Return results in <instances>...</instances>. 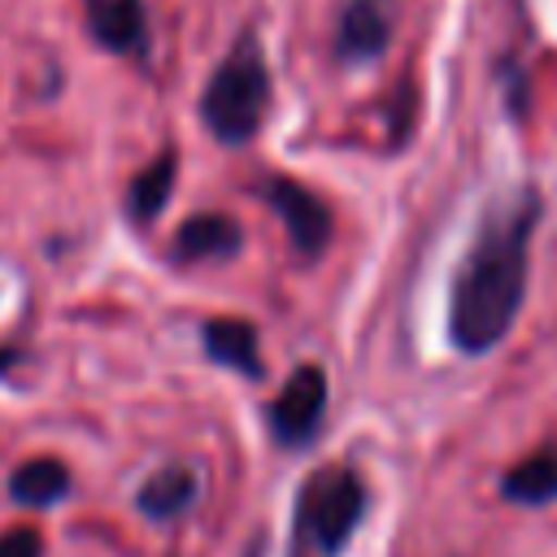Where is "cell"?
<instances>
[{"instance_id": "8992f818", "label": "cell", "mask_w": 557, "mask_h": 557, "mask_svg": "<svg viewBox=\"0 0 557 557\" xmlns=\"http://www.w3.org/2000/svg\"><path fill=\"white\" fill-rule=\"evenodd\" d=\"M87 22L96 44L117 57H148V9L144 0H87Z\"/></svg>"}, {"instance_id": "8fae6325", "label": "cell", "mask_w": 557, "mask_h": 557, "mask_svg": "<svg viewBox=\"0 0 557 557\" xmlns=\"http://www.w3.org/2000/svg\"><path fill=\"white\" fill-rule=\"evenodd\" d=\"M65 492H70V470L57 457H30L9 479V496L26 509H52Z\"/></svg>"}, {"instance_id": "9c48e42d", "label": "cell", "mask_w": 557, "mask_h": 557, "mask_svg": "<svg viewBox=\"0 0 557 557\" xmlns=\"http://www.w3.org/2000/svg\"><path fill=\"white\" fill-rule=\"evenodd\" d=\"M196 492H200L196 470H187V466H161V470H152L139 483L135 505H139V513H148L157 522H170V518H178V513H187L196 505Z\"/></svg>"}, {"instance_id": "5bb4252c", "label": "cell", "mask_w": 557, "mask_h": 557, "mask_svg": "<svg viewBox=\"0 0 557 557\" xmlns=\"http://www.w3.org/2000/svg\"><path fill=\"white\" fill-rule=\"evenodd\" d=\"M0 557H44V535L30 527H17L0 535Z\"/></svg>"}, {"instance_id": "52a82bcc", "label": "cell", "mask_w": 557, "mask_h": 557, "mask_svg": "<svg viewBox=\"0 0 557 557\" xmlns=\"http://www.w3.org/2000/svg\"><path fill=\"white\" fill-rule=\"evenodd\" d=\"M244 248V231L235 226V218L226 213H191L174 244H170V257L174 261H231L235 252Z\"/></svg>"}, {"instance_id": "30bf717a", "label": "cell", "mask_w": 557, "mask_h": 557, "mask_svg": "<svg viewBox=\"0 0 557 557\" xmlns=\"http://www.w3.org/2000/svg\"><path fill=\"white\" fill-rule=\"evenodd\" d=\"M387 13L379 0H348L344 17H339V30H335V52L344 61H370L387 48Z\"/></svg>"}, {"instance_id": "3957f363", "label": "cell", "mask_w": 557, "mask_h": 557, "mask_svg": "<svg viewBox=\"0 0 557 557\" xmlns=\"http://www.w3.org/2000/svg\"><path fill=\"white\" fill-rule=\"evenodd\" d=\"M361 513H366V483L352 470L331 466V470H318L300 487L296 527H300V540H309L318 553L335 557L348 544V535L357 531Z\"/></svg>"}, {"instance_id": "7c38bea8", "label": "cell", "mask_w": 557, "mask_h": 557, "mask_svg": "<svg viewBox=\"0 0 557 557\" xmlns=\"http://www.w3.org/2000/svg\"><path fill=\"white\" fill-rule=\"evenodd\" d=\"M500 492L513 505H548V500H557V448H540V453L522 457L500 479Z\"/></svg>"}, {"instance_id": "6da1fadb", "label": "cell", "mask_w": 557, "mask_h": 557, "mask_svg": "<svg viewBox=\"0 0 557 557\" xmlns=\"http://www.w3.org/2000/svg\"><path fill=\"white\" fill-rule=\"evenodd\" d=\"M535 218H540V200L531 191L496 205L483 218L453 278V300H448V335L461 352H487L509 335L527 292V248Z\"/></svg>"}, {"instance_id": "7a4b0ae2", "label": "cell", "mask_w": 557, "mask_h": 557, "mask_svg": "<svg viewBox=\"0 0 557 557\" xmlns=\"http://www.w3.org/2000/svg\"><path fill=\"white\" fill-rule=\"evenodd\" d=\"M270 109V70L252 35L235 39L200 91V122L218 144H248Z\"/></svg>"}, {"instance_id": "5b68a950", "label": "cell", "mask_w": 557, "mask_h": 557, "mask_svg": "<svg viewBox=\"0 0 557 557\" xmlns=\"http://www.w3.org/2000/svg\"><path fill=\"white\" fill-rule=\"evenodd\" d=\"M261 196L270 200V209L283 218L287 235H292V248L305 257V261H318L331 244V209L300 183L292 178H265L261 183Z\"/></svg>"}, {"instance_id": "4fadbf2b", "label": "cell", "mask_w": 557, "mask_h": 557, "mask_svg": "<svg viewBox=\"0 0 557 557\" xmlns=\"http://www.w3.org/2000/svg\"><path fill=\"white\" fill-rule=\"evenodd\" d=\"M174 174H178L174 152H161L152 165H144V170L131 178V191H126V213H131L135 222H152V218L165 209L170 191H174Z\"/></svg>"}, {"instance_id": "277c9868", "label": "cell", "mask_w": 557, "mask_h": 557, "mask_svg": "<svg viewBox=\"0 0 557 557\" xmlns=\"http://www.w3.org/2000/svg\"><path fill=\"white\" fill-rule=\"evenodd\" d=\"M326 418V374L322 366L305 361L287 374L270 405V435L278 448H305Z\"/></svg>"}, {"instance_id": "ba28073f", "label": "cell", "mask_w": 557, "mask_h": 557, "mask_svg": "<svg viewBox=\"0 0 557 557\" xmlns=\"http://www.w3.org/2000/svg\"><path fill=\"white\" fill-rule=\"evenodd\" d=\"M200 344L218 366H226V370H235L244 379H261V339H257L252 322H244V318H209L200 326Z\"/></svg>"}]
</instances>
